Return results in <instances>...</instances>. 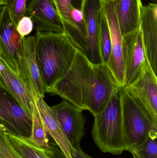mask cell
Masks as SVG:
<instances>
[{"label": "cell", "mask_w": 157, "mask_h": 158, "mask_svg": "<svg viewBox=\"0 0 157 158\" xmlns=\"http://www.w3.org/2000/svg\"><path fill=\"white\" fill-rule=\"evenodd\" d=\"M124 87L132 84L142 75L148 63L141 30L123 37Z\"/></svg>", "instance_id": "9c48e42d"}, {"label": "cell", "mask_w": 157, "mask_h": 158, "mask_svg": "<svg viewBox=\"0 0 157 158\" xmlns=\"http://www.w3.org/2000/svg\"><path fill=\"white\" fill-rule=\"evenodd\" d=\"M26 15L33 21L36 31L65 33L61 19L52 0H29Z\"/></svg>", "instance_id": "7c38bea8"}, {"label": "cell", "mask_w": 157, "mask_h": 158, "mask_svg": "<svg viewBox=\"0 0 157 158\" xmlns=\"http://www.w3.org/2000/svg\"><path fill=\"white\" fill-rule=\"evenodd\" d=\"M36 58L45 92L70 68L76 47L65 33L36 31Z\"/></svg>", "instance_id": "7a4b0ae2"}, {"label": "cell", "mask_w": 157, "mask_h": 158, "mask_svg": "<svg viewBox=\"0 0 157 158\" xmlns=\"http://www.w3.org/2000/svg\"><path fill=\"white\" fill-rule=\"evenodd\" d=\"M94 116L92 137L99 149L115 156L126 151L120 92L113 95L104 109Z\"/></svg>", "instance_id": "3957f363"}, {"label": "cell", "mask_w": 157, "mask_h": 158, "mask_svg": "<svg viewBox=\"0 0 157 158\" xmlns=\"http://www.w3.org/2000/svg\"><path fill=\"white\" fill-rule=\"evenodd\" d=\"M1 8H2V7H1V6H0V14H1Z\"/></svg>", "instance_id": "1f68e13d"}, {"label": "cell", "mask_w": 157, "mask_h": 158, "mask_svg": "<svg viewBox=\"0 0 157 158\" xmlns=\"http://www.w3.org/2000/svg\"><path fill=\"white\" fill-rule=\"evenodd\" d=\"M36 37L22 39V56L18 64V76L30 89L34 98H44L46 93L36 58Z\"/></svg>", "instance_id": "30bf717a"}, {"label": "cell", "mask_w": 157, "mask_h": 158, "mask_svg": "<svg viewBox=\"0 0 157 158\" xmlns=\"http://www.w3.org/2000/svg\"><path fill=\"white\" fill-rule=\"evenodd\" d=\"M132 154L133 156V158H139V157L136 155V154H134V153H132Z\"/></svg>", "instance_id": "f1b7e54d"}, {"label": "cell", "mask_w": 157, "mask_h": 158, "mask_svg": "<svg viewBox=\"0 0 157 158\" xmlns=\"http://www.w3.org/2000/svg\"><path fill=\"white\" fill-rule=\"evenodd\" d=\"M143 6L141 0H117L116 14L123 37L139 30Z\"/></svg>", "instance_id": "ac0fdd59"}, {"label": "cell", "mask_w": 157, "mask_h": 158, "mask_svg": "<svg viewBox=\"0 0 157 158\" xmlns=\"http://www.w3.org/2000/svg\"><path fill=\"white\" fill-rule=\"evenodd\" d=\"M16 24L26 15V0H8L6 3Z\"/></svg>", "instance_id": "cb8c5ba5"}, {"label": "cell", "mask_w": 157, "mask_h": 158, "mask_svg": "<svg viewBox=\"0 0 157 158\" xmlns=\"http://www.w3.org/2000/svg\"><path fill=\"white\" fill-rule=\"evenodd\" d=\"M0 123L6 131L14 134L29 137L31 133L32 116L1 84Z\"/></svg>", "instance_id": "ba28073f"}, {"label": "cell", "mask_w": 157, "mask_h": 158, "mask_svg": "<svg viewBox=\"0 0 157 158\" xmlns=\"http://www.w3.org/2000/svg\"><path fill=\"white\" fill-rule=\"evenodd\" d=\"M58 118L61 127L73 147L80 146L85 134L86 118L83 110L68 101L63 100L51 107Z\"/></svg>", "instance_id": "8fae6325"}, {"label": "cell", "mask_w": 157, "mask_h": 158, "mask_svg": "<svg viewBox=\"0 0 157 158\" xmlns=\"http://www.w3.org/2000/svg\"><path fill=\"white\" fill-rule=\"evenodd\" d=\"M0 158H19L10 143L5 129L0 128Z\"/></svg>", "instance_id": "603a6c76"}, {"label": "cell", "mask_w": 157, "mask_h": 158, "mask_svg": "<svg viewBox=\"0 0 157 158\" xmlns=\"http://www.w3.org/2000/svg\"><path fill=\"white\" fill-rule=\"evenodd\" d=\"M37 108L46 127L47 132L67 158H73L71 145L65 135L54 110L41 98H34Z\"/></svg>", "instance_id": "e0dca14e"}, {"label": "cell", "mask_w": 157, "mask_h": 158, "mask_svg": "<svg viewBox=\"0 0 157 158\" xmlns=\"http://www.w3.org/2000/svg\"><path fill=\"white\" fill-rule=\"evenodd\" d=\"M157 0H151V1L154 2V3L157 4Z\"/></svg>", "instance_id": "4dcf8cb0"}, {"label": "cell", "mask_w": 157, "mask_h": 158, "mask_svg": "<svg viewBox=\"0 0 157 158\" xmlns=\"http://www.w3.org/2000/svg\"><path fill=\"white\" fill-rule=\"evenodd\" d=\"M8 0H0V6H6Z\"/></svg>", "instance_id": "83f0119b"}, {"label": "cell", "mask_w": 157, "mask_h": 158, "mask_svg": "<svg viewBox=\"0 0 157 158\" xmlns=\"http://www.w3.org/2000/svg\"><path fill=\"white\" fill-rule=\"evenodd\" d=\"M120 96L126 151L131 153L150 135L157 133V124L129 89L121 88Z\"/></svg>", "instance_id": "277c9868"}, {"label": "cell", "mask_w": 157, "mask_h": 158, "mask_svg": "<svg viewBox=\"0 0 157 158\" xmlns=\"http://www.w3.org/2000/svg\"><path fill=\"white\" fill-rule=\"evenodd\" d=\"M11 144L19 158H53L52 149L46 150L29 142L26 137L6 131Z\"/></svg>", "instance_id": "d6986e66"}, {"label": "cell", "mask_w": 157, "mask_h": 158, "mask_svg": "<svg viewBox=\"0 0 157 158\" xmlns=\"http://www.w3.org/2000/svg\"><path fill=\"white\" fill-rule=\"evenodd\" d=\"M140 29L147 62L154 73L157 69V4L143 6Z\"/></svg>", "instance_id": "5bb4252c"}, {"label": "cell", "mask_w": 157, "mask_h": 158, "mask_svg": "<svg viewBox=\"0 0 157 158\" xmlns=\"http://www.w3.org/2000/svg\"><path fill=\"white\" fill-rule=\"evenodd\" d=\"M0 128H3V129H5V130H6V129L5 128L4 126L2 124H1V123H0Z\"/></svg>", "instance_id": "f546056e"}, {"label": "cell", "mask_w": 157, "mask_h": 158, "mask_svg": "<svg viewBox=\"0 0 157 158\" xmlns=\"http://www.w3.org/2000/svg\"><path fill=\"white\" fill-rule=\"evenodd\" d=\"M121 89L106 64L92 63L76 48L68 71L46 93L59 96L95 116Z\"/></svg>", "instance_id": "6da1fadb"}, {"label": "cell", "mask_w": 157, "mask_h": 158, "mask_svg": "<svg viewBox=\"0 0 157 158\" xmlns=\"http://www.w3.org/2000/svg\"><path fill=\"white\" fill-rule=\"evenodd\" d=\"M126 88L139 100L157 124V78L149 64L137 80Z\"/></svg>", "instance_id": "4fadbf2b"}, {"label": "cell", "mask_w": 157, "mask_h": 158, "mask_svg": "<svg viewBox=\"0 0 157 158\" xmlns=\"http://www.w3.org/2000/svg\"><path fill=\"white\" fill-rule=\"evenodd\" d=\"M99 44L102 63L107 65L111 54V40L107 19L101 11L100 16Z\"/></svg>", "instance_id": "44dd1931"}, {"label": "cell", "mask_w": 157, "mask_h": 158, "mask_svg": "<svg viewBox=\"0 0 157 158\" xmlns=\"http://www.w3.org/2000/svg\"><path fill=\"white\" fill-rule=\"evenodd\" d=\"M52 1L61 19L65 33L77 49L84 52L87 45V0Z\"/></svg>", "instance_id": "5b68a950"}, {"label": "cell", "mask_w": 157, "mask_h": 158, "mask_svg": "<svg viewBox=\"0 0 157 158\" xmlns=\"http://www.w3.org/2000/svg\"><path fill=\"white\" fill-rule=\"evenodd\" d=\"M27 139L32 143L46 150L52 149L49 143L48 132L40 114L35 104L32 115V127L31 133Z\"/></svg>", "instance_id": "ffe728a7"}, {"label": "cell", "mask_w": 157, "mask_h": 158, "mask_svg": "<svg viewBox=\"0 0 157 158\" xmlns=\"http://www.w3.org/2000/svg\"><path fill=\"white\" fill-rule=\"evenodd\" d=\"M157 133L150 135L143 143L132 153L139 158H157Z\"/></svg>", "instance_id": "7402d4cb"}, {"label": "cell", "mask_w": 157, "mask_h": 158, "mask_svg": "<svg viewBox=\"0 0 157 158\" xmlns=\"http://www.w3.org/2000/svg\"><path fill=\"white\" fill-rule=\"evenodd\" d=\"M16 26L8 6H2L0 14V55L7 65L18 75L22 38L17 31Z\"/></svg>", "instance_id": "52a82bcc"}, {"label": "cell", "mask_w": 157, "mask_h": 158, "mask_svg": "<svg viewBox=\"0 0 157 158\" xmlns=\"http://www.w3.org/2000/svg\"><path fill=\"white\" fill-rule=\"evenodd\" d=\"M100 13L99 0H87L85 8L87 45L83 53L89 61L95 64H102L99 44Z\"/></svg>", "instance_id": "2e32d148"}, {"label": "cell", "mask_w": 157, "mask_h": 158, "mask_svg": "<svg viewBox=\"0 0 157 158\" xmlns=\"http://www.w3.org/2000/svg\"><path fill=\"white\" fill-rule=\"evenodd\" d=\"M70 151L73 158H94L84 152L80 146L76 147H73L71 146Z\"/></svg>", "instance_id": "484cf974"}, {"label": "cell", "mask_w": 157, "mask_h": 158, "mask_svg": "<svg viewBox=\"0 0 157 158\" xmlns=\"http://www.w3.org/2000/svg\"><path fill=\"white\" fill-rule=\"evenodd\" d=\"M34 29V24L29 17L26 15L19 20L16 26V30L21 38L28 36Z\"/></svg>", "instance_id": "d4e9b609"}, {"label": "cell", "mask_w": 157, "mask_h": 158, "mask_svg": "<svg viewBox=\"0 0 157 158\" xmlns=\"http://www.w3.org/2000/svg\"><path fill=\"white\" fill-rule=\"evenodd\" d=\"M52 156L53 158H67L59 148L56 149L53 148Z\"/></svg>", "instance_id": "4316f807"}, {"label": "cell", "mask_w": 157, "mask_h": 158, "mask_svg": "<svg viewBox=\"0 0 157 158\" xmlns=\"http://www.w3.org/2000/svg\"><path fill=\"white\" fill-rule=\"evenodd\" d=\"M100 11L107 19L111 40V54L107 64L118 85L124 86V68L123 59V36L116 12L117 0H99Z\"/></svg>", "instance_id": "8992f818"}, {"label": "cell", "mask_w": 157, "mask_h": 158, "mask_svg": "<svg viewBox=\"0 0 157 158\" xmlns=\"http://www.w3.org/2000/svg\"><path fill=\"white\" fill-rule=\"evenodd\" d=\"M0 84L15 98L24 110L32 116L34 97L26 83L5 62L0 55Z\"/></svg>", "instance_id": "9a60e30c"}]
</instances>
